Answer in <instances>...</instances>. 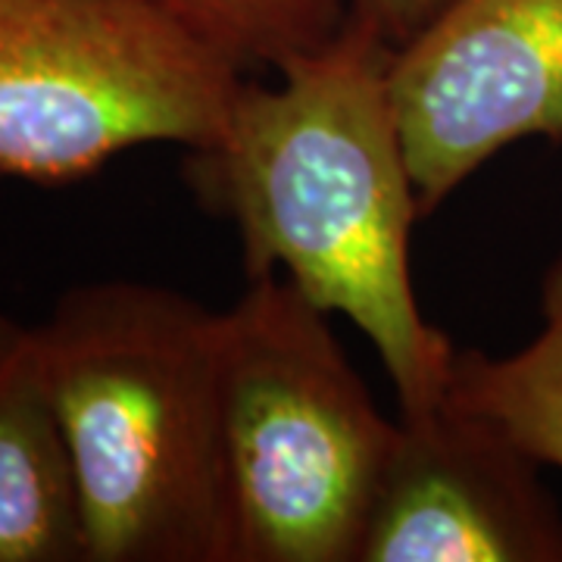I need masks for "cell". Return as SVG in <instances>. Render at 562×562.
Listing matches in <instances>:
<instances>
[{
	"instance_id": "cell-3",
	"label": "cell",
	"mask_w": 562,
	"mask_h": 562,
	"mask_svg": "<svg viewBox=\"0 0 562 562\" xmlns=\"http://www.w3.org/2000/svg\"><path fill=\"white\" fill-rule=\"evenodd\" d=\"M222 416L238 562H360L397 419L291 281L250 279L222 313Z\"/></svg>"
},
{
	"instance_id": "cell-4",
	"label": "cell",
	"mask_w": 562,
	"mask_h": 562,
	"mask_svg": "<svg viewBox=\"0 0 562 562\" xmlns=\"http://www.w3.org/2000/svg\"><path fill=\"white\" fill-rule=\"evenodd\" d=\"M244 69L150 0H0V179L63 184L216 144Z\"/></svg>"
},
{
	"instance_id": "cell-8",
	"label": "cell",
	"mask_w": 562,
	"mask_h": 562,
	"mask_svg": "<svg viewBox=\"0 0 562 562\" xmlns=\"http://www.w3.org/2000/svg\"><path fill=\"white\" fill-rule=\"evenodd\" d=\"M443 401L491 422L528 460L562 472V254L541 281V331L516 353L453 350Z\"/></svg>"
},
{
	"instance_id": "cell-2",
	"label": "cell",
	"mask_w": 562,
	"mask_h": 562,
	"mask_svg": "<svg viewBox=\"0 0 562 562\" xmlns=\"http://www.w3.org/2000/svg\"><path fill=\"white\" fill-rule=\"evenodd\" d=\"M88 562H238L222 313L135 279L76 284L35 325Z\"/></svg>"
},
{
	"instance_id": "cell-10",
	"label": "cell",
	"mask_w": 562,
	"mask_h": 562,
	"mask_svg": "<svg viewBox=\"0 0 562 562\" xmlns=\"http://www.w3.org/2000/svg\"><path fill=\"white\" fill-rule=\"evenodd\" d=\"M443 3L447 0H347L350 16L372 25L394 47L413 38Z\"/></svg>"
},
{
	"instance_id": "cell-1",
	"label": "cell",
	"mask_w": 562,
	"mask_h": 562,
	"mask_svg": "<svg viewBox=\"0 0 562 562\" xmlns=\"http://www.w3.org/2000/svg\"><path fill=\"white\" fill-rule=\"evenodd\" d=\"M394 44L344 29L244 79L216 144L188 150L194 194L235 225L247 281L279 276L375 347L401 409L443 394L453 341L422 313L409 241L419 194L391 91Z\"/></svg>"
},
{
	"instance_id": "cell-9",
	"label": "cell",
	"mask_w": 562,
	"mask_h": 562,
	"mask_svg": "<svg viewBox=\"0 0 562 562\" xmlns=\"http://www.w3.org/2000/svg\"><path fill=\"white\" fill-rule=\"evenodd\" d=\"M244 72L319 50L350 16L347 0H150Z\"/></svg>"
},
{
	"instance_id": "cell-5",
	"label": "cell",
	"mask_w": 562,
	"mask_h": 562,
	"mask_svg": "<svg viewBox=\"0 0 562 562\" xmlns=\"http://www.w3.org/2000/svg\"><path fill=\"white\" fill-rule=\"evenodd\" d=\"M422 220L525 138L562 144V0H447L394 47Z\"/></svg>"
},
{
	"instance_id": "cell-7",
	"label": "cell",
	"mask_w": 562,
	"mask_h": 562,
	"mask_svg": "<svg viewBox=\"0 0 562 562\" xmlns=\"http://www.w3.org/2000/svg\"><path fill=\"white\" fill-rule=\"evenodd\" d=\"M0 562H88L79 487L35 325L0 313Z\"/></svg>"
},
{
	"instance_id": "cell-6",
	"label": "cell",
	"mask_w": 562,
	"mask_h": 562,
	"mask_svg": "<svg viewBox=\"0 0 562 562\" xmlns=\"http://www.w3.org/2000/svg\"><path fill=\"white\" fill-rule=\"evenodd\" d=\"M360 562H562V509L538 462L438 397L397 416Z\"/></svg>"
}]
</instances>
